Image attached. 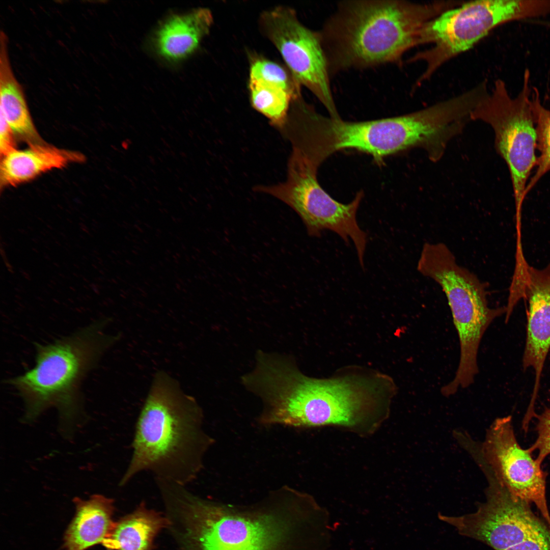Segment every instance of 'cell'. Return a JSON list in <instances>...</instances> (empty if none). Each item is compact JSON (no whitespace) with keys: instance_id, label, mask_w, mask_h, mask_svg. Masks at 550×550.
<instances>
[{"instance_id":"obj_13","label":"cell","mask_w":550,"mask_h":550,"mask_svg":"<svg viewBox=\"0 0 550 550\" xmlns=\"http://www.w3.org/2000/svg\"><path fill=\"white\" fill-rule=\"evenodd\" d=\"M524 298L528 302L527 337L522 359L524 370L535 373L534 390L529 408H534L541 375L550 348V264L538 269L527 267Z\"/></svg>"},{"instance_id":"obj_7","label":"cell","mask_w":550,"mask_h":550,"mask_svg":"<svg viewBox=\"0 0 550 550\" xmlns=\"http://www.w3.org/2000/svg\"><path fill=\"white\" fill-rule=\"evenodd\" d=\"M550 0H480L463 2L428 21L420 35V45L432 46L418 52L410 62H424L417 84L430 78L443 64L472 48L495 28L514 21L544 18Z\"/></svg>"},{"instance_id":"obj_3","label":"cell","mask_w":550,"mask_h":550,"mask_svg":"<svg viewBox=\"0 0 550 550\" xmlns=\"http://www.w3.org/2000/svg\"><path fill=\"white\" fill-rule=\"evenodd\" d=\"M261 399L262 418L268 426L338 425L367 433L386 416L382 403L370 391L346 379L307 377L290 361L278 364L268 373Z\"/></svg>"},{"instance_id":"obj_10","label":"cell","mask_w":550,"mask_h":550,"mask_svg":"<svg viewBox=\"0 0 550 550\" xmlns=\"http://www.w3.org/2000/svg\"><path fill=\"white\" fill-rule=\"evenodd\" d=\"M259 25L298 84L315 96L331 118H340L319 32L307 28L299 20L293 9L282 5L262 12Z\"/></svg>"},{"instance_id":"obj_1","label":"cell","mask_w":550,"mask_h":550,"mask_svg":"<svg viewBox=\"0 0 550 550\" xmlns=\"http://www.w3.org/2000/svg\"><path fill=\"white\" fill-rule=\"evenodd\" d=\"M461 3L341 2L319 32L330 74L400 61L406 51L420 45L421 32L428 21Z\"/></svg>"},{"instance_id":"obj_20","label":"cell","mask_w":550,"mask_h":550,"mask_svg":"<svg viewBox=\"0 0 550 550\" xmlns=\"http://www.w3.org/2000/svg\"><path fill=\"white\" fill-rule=\"evenodd\" d=\"M531 105L537 134V149L540 155L538 157L536 172L526 187L527 194L550 171V109L542 104L539 90L534 87L531 94Z\"/></svg>"},{"instance_id":"obj_16","label":"cell","mask_w":550,"mask_h":550,"mask_svg":"<svg viewBox=\"0 0 550 550\" xmlns=\"http://www.w3.org/2000/svg\"><path fill=\"white\" fill-rule=\"evenodd\" d=\"M75 514L67 528L64 541L65 550H86L103 543L114 523V501L101 494L84 500L74 499Z\"/></svg>"},{"instance_id":"obj_8","label":"cell","mask_w":550,"mask_h":550,"mask_svg":"<svg viewBox=\"0 0 550 550\" xmlns=\"http://www.w3.org/2000/svg\"><path fill=\"white\" fill-rule=\"evenodd\" d=\"M521 89L513 97L501 79L473 111L472 120H480L492 128L497 152L504 159L511 178L516 219L522 207L529 176L537 166V134L531 105L532 87L529 69H525Z\"/></svg>"},{"instance_id":"obj_15","label":"cell","mask_w":550,"mask_h":550,"mask_svg":"<svg viewBox=\"0 0 550 550\" xmlns=\"http://www.w3.org/2000/svg\"><path fill=\"white\" fill-rule=\"evenodd\" d=\"M211 12L200 8L168 19L158 29L155 45L159 54L170 61L183 59L193 53L209 32Z\"/></svg>"},{"instance_id":"obj_22","label":"cell","mask_w":550,"mask_h":550,"mask_svg":"<svg viewBox=\"0 0 550 550\" xmlns=\"http://www.w3.org/2000/svg\"><path fill=\"white\" fill-rule=\"evenodd\" d=\"M537 419L536 431L537 438L528 449L531 453L537 452L536 459L542 464L545 458L550 454V407H546L540 414L536 413Z\"/></svg>"},{"instance_id":"obj_21","label":"cell","mask_w":550,"mask_h":550,"mask_svg":"<svg viewBox=\"0 0 550 550\" xmlns=\"http://www.w3.org/2000/svg\"><path fill=\"white\" fill-rule=\"evenodd\" d=\"M249 79L278 86L294 96L301 94V86L287 68L263 57L251 58Z\"/></svg>"},{"instance_id":"obj_5","label":"cell","mask_w":550,"mask_h":550,"mask_svg":"<svg viewBox=\"0 0 550 550\" xmlns=\"http://www.w3.org/2000/svg\"><path fill=\"white\" fill-rule=\"evenodd\" d=\"M288 129L291 143L317 169L333 153L347 149L367 153L382 164L385 157L418 147L422 134L421 124L412 113L346 121L319 114L304 99L292 107Z\"/></svg>"},{"instance_id":"obj_25","label":"cell","mask_w":550,"mask_h":550,"mask_svg":"<svg viewBox=\"0 0 550 550\" xmlns=\"http://www.w3.org/2000/svg\"><path fill=\"white\" fill-rule=\"evenodd\" d=\"M530 22L550 30V20L543 18L531 20Z\"/></svg>"},{"instance_id":"obj_18","label":"cell","mask_w":550,"mask_h":550,"mask_svg":"<svg viewBox=\"0 0 550 550\" xmlns=\"http://www.w3.org/2000/svg\"><path fill=\"white\" fill-rule=\"evenodd\" d=\"M167 520L143 503L132 513L115 522L103 545L110 550H151Z\"/></svg>"},{"instance_id":"obj_14","label":"cell","mask_w":550,"mask_h":550,"mask_svg":"<svg viewBox=\"0 0 550 550\" xmlns=\"http://www.w3.org/2000/svg\"><path fill=\"white\" fill-rule=\"evenodd\" d=\"M81 153L61 149L44 143L30 145L27 149H15L2 157L1 187L16 186L40 174L69 164L85 160Z\"/></svg>"},{"instance_id":"obj_23","label":"cell","mask_w":550,"mask_h":550,"mask_svg":"<svg viewBox=\"0 0 550 550\" xmlns=\"http://www.w3.org/2000/svg\"><path fill=\"white\" fill-rule=\"evenodd\" d=\"M506 550H550V529L538 536L528 539Z\"/></svg>"},{"instance_id":"obj_11","label":"cell","mask_w":550,"mask_h":550,"mask_svg":"<svg viewBox=\"0 0 550 550\" xmlns=\"http://www.w3.org/2000/svg\"><path fill=\"white\" fill-rule=\"evenodd\" d=\"M461 444L480 467L490 472L511 494L534 504L550 527L546 495L547 473L532 453L518 443L510 416L493 422L480 447H475L466 437Z\"/></svg>"},{"instance_id":"obj_17","label":"cell","mask_w":550,"mask_h":550,"mask_svg":"<svg viewBox=\"0 0 550 550\" xmlns=\"http://www.w3.org/2000/svg\"><path fill=\"white\" fill-rule=\"evenodd\" d=\"M8 37L0 33L1 114L14 135L29 145L42 143L32 121L23 90L15 77L9 54Z\"/></svg>"},{"instance_id":"obj_19","label":"cell","mask_w":550,"mask_h":550,"mask_svg":"<svg viewBox=\"0 0 550 550\" xmlns=\"http://www.w3.org/2000/svg\"><path fill=\"white\" fill-rule=\"evenodd\" d=\"M248 88L252 107L281 131L287 122L292 100L300 94L294 96L278 86L250 79Z\"/></svg>"},{"instance_id":"obj_9","label":"cell","mask_w":550,"mask_h":550,"mask_svg":"<svg viewBox=\"0 0 550 550\" xmlns=\"http://www.w3.org/2000/svg\"><path fill=\"white\" fill-rule=\"evenodd\" d=\"M318 169L306 158L292 152L288 162L287 177L283 183L259 185L255 190L270 195L294 210L301 218L311 236L319 237L324 230L338 234L346 243L353 242L360 264L364 267L367 234L361 229L356 214L364 196L358 192L349 203L333 199L317 179Z\"/></svg>"},{"instance_id":"obj_24","label":"cell","mask_w":550,"mask_h":550,"mask_svg":"<svg viewBox=\"0 0 550 550\" xmlns=\"http://www.w3.org/2000/svg\"><path fill=\"white\" fill-rule=\"evenodd\" d=\"M14 135L12 129L1 114L0 152L2 157L16 149Z\"/></svg>"},{"instance_id":"obj_12","label":"cell","mask_w":550,"mask_h":550,"mask_svg":"<svg viewBox=\"0 0 550 550\" xmlns=\"http://www.w3.org/2000/svg\"><path fill=\"white\" fill-rule=\"evenodd\" d=\"M486 502L476 512L461 516L441 513L438 518L464 536L481 541L494 550H506L550 529L533 512L529 503L511 494L487 470Z\"/></svg>"},{"instance_id":"obj_4","label":"cell","mask_w":550,"mask_h":550,"mask_svg":"<svg viewBox=\"0 0 550 550\" xmlns=\"http://www.w3.org/2000/svg\"><path fill=\"white\" fill-rule=\"evenodd\" d=\"M108 322L98 320L52 342L36 344L33 367L7 381L23 401L24 420H34L50 407L58 409L65 427L82 416L81 384L119 339L105 332Z\"/></svg>"},{"instance_id":"obj_6","label":"cell","mask_w":550,"mask_h":550,"mask_svg":"<svg viewBox=\"0 0 550 550\" xmlns=\"http://www.w3.org/2000/svg\"><path fill=\"white\" fill-rule=\"evenodd\" d=\"M417 269L440 286L451 312L459 340L460 358L455 376L447 387L456 393L474 383L479 372L478 354L482 337L492 321L506 314V307L489 306L485 283L460 265L444 243H425Z\"/></svg>"},{"instance_id":"obj_2","label":"cell","mask_w":550,"mask_h":550,"mask_svg":"<svg viewBox=\"0 0 550 550\" xmlns=\"http://www.w3.org/2000/svg\"><path fill=\"white\" fill-rule=\"evenodd\" d=\"M203 420L196 400L167 373H157L139 415L132 455L119 485L145 471L183 486L194 481L214 443L204 430Z\"/></svg>"}]
</instances>
